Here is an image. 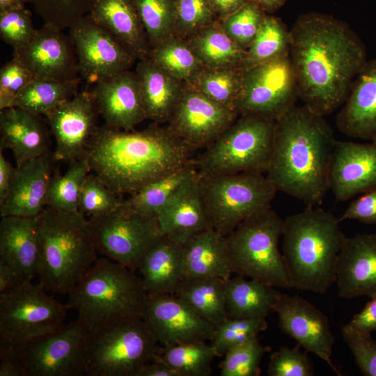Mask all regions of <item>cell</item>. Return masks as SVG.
Masks as SVG:
<instances>
[{
	"mask_svg": "<svg viewBox=\"0 0 376 376\" xmlns=\"http://www.w3.org/2000/svg\"><path fill=\"white\" fill-rule=\"evenodd\" d=\"M290 33L299 98L314 113L329 115L343 106L368 61L366 45L346 22L324 13L300 15Z\"/></svg>",
	"mask_w": 376,
	"mask_h": 376,
	"instance_id": "cell-1",
	"label": "cell"
},
{
	"mask_svg": "<svg viewBox=\"0 0 376 376\" xmlns=\"http://www.w3.org/2000/svg\"><path fill=\"white\" fill-rule=\"evenodd\" d=\"M194 150L168 127L154 123L141 131L98 127L85 157L91 170L116 194L133 195L190 162Z\"/></svg>",
	"mask_w": 376,
	"mask_h": 376,
	"instance_id": "cell-2",
	"label": "cell"
},
{
	"mask_svg": "<svg viewBox=\"0 0 376 376\" xmlns=\"http://www.w3.org/2000/svg\"><path fill=\"white\" fill-rule=\"evenodd\" d=\"M336 139L324 116L304 104L276 120L274 150L266 176L277 191L307 205L322 203L329 189Z\"/></svg>",
	"mask_w": 376,
	"mask_h": 376,
	"instance_id": "cell-3",
	"label": "cell"
},
{
	"mask_svg": "<svg viewBox=\"0 0 376 376\" xmlns=\"http://www.w3.org/2000/svg\"><path fill=\"white\" fill-rule=\"evenodd\" d=\"M331 212L307 205L283 221V256L292 288L324 294L336 283L346 236Z\"/></svg>",
	"mask_w": 376,
	"mask_h": 376,
	"instance_id": "cell-4",
	"label": "cell"
},
{
	"mask_svg": "<svg viewBox=\"0 0 376 376\" xmlns=\"http://www.w3.org/2000/svg\"><path fill=\"white\" fill-rule=\"evenodd\" d=\"M39 283L49 292L68 295L97 259L88 220L79 210L46 207L37 217Z\"/></svg>",
	"mask_w": 376,
	"mask_h": 376,
	"instance_id": "cell-5",
	"label": "cell"
},
{
	"mask_svg": "<svg viewBox=\"0 0 376 376\" xmlns=\"http://www.w3.org/2000/svg\"><path fill=\"white\" fill-rule=\"evenodd\" d=\"M68 309L91 331L113 322L142 318L148 294L141 276L106 257L97 258L69 292Z\"/></svg>",
	"mask_w": 376,
	"mask_h": 376,
	"instance_id": "cell-6",
	"label": "cell"
},
{
	"mask_svg": "<svg viewBox=\"0 0 376 376\" xmlns=\"http://www.w3.org/2000/svg\"><path fill=\"white\" fill-rule=\"evenodd\" d=\"M159 344L142 318L121 319L87 331L84 352V375L138 376L153 360Z\"/></svg>",
	"mask_w": 376,
	"mask_h": 376,
	"instance_id": "cell-7",
	"label": "cell"
},
{
	"mask_svg": "<svg viewBox=\"0 0 376 376\" xmlns=\"http://www.w3.org/2000/svg\"><path fill=\"white\" fill-rule=\"evenodd\" d=\"M283 221L271 207L241 222L226 237L233 273L274 288H292L279 242Z\"/></svg>",
	"mask_w": 376,
	"mask_h": 376,
	"instance_id": "cell-8",
	"label": "cell"
},
{
	"mask_svg": "<svg viewBox=\"0 0 376 376\" xmlns=\"http://www.w3.org/2000/svg\"><path fill=\"white\" fill-rule=\"evenodd\" d=\"M275 120L240 115L204 152L194 158L201 174L267 173L272 157Z\"/></svg>",
	"mask_w": 376,
	"mask_h": 376,
	"instance_id": "cell-9",
	"label": "cell"
},
{
	"mask_svg": "<svg viewBox=\"0 0 376 376\" xmlns=\"http://www.w3.org/2000/svg\"><path fill=\"white\" fill-rule=\"evenodd\" d=\"M198 175L210 226L224 236L245 219L271 207L277 192L262 173Z\"/></svg>",
	"mask_w": 376,
	"mask_h": 376,
	"instance_id": "cell-10",
	"label": "cell"
},
{
	"mask_svg": "<svg viewBox=\"0 0 376 376\" xmlns=\"http://www.w3.org/2000/svg\"><path fill=\"white\" fill-rule=\"evenodd\" d=\"M68 310L39 283L25 281L0 297V345H22L56 331Z\"/></svg>",
	"mask_w": 376,
	"mask_h": 376,
	"instance_id": "cell-11",
	"label": "cell"
},
{
	"mask_svg": "<svg viewBox=\"0 0 376 376\" xmlns=\"http://www.w3.org/2000/svg\"><path fill=\"white\" fill-rule=\"evenodd\" d=\"M98 253L129 269L139 270L147 253L164 236L157 217L125 210L88 219Z\"/></svg>",
	"mask_w": 376,
	"mask_h": 376,
	"instance_id": "cell-12",
	"label": "cell"
},
{
	"mask_svg": "<svg viewBox=\"0 0 376 376\" xmlns=\"http://www.w3.org/2000/svg\"><path fill=\"white\" fill-rule=\"evenodd\" d=\"M299 96L290 54L244 70L240 115L276 120L295 105Z\"/></svg>",
	"mask_w": 376,
	"mask_h": 376,
	"instance_id": "cell-13",
	"label": "cell"
},
{
	"mask_svg": "<svg viewBox=\"0 0 376 376\" xmlns=\"http://www.w3.org/2000/svg\"><path fill=\"white\" fill-rule=\"evenodd\" d=\"M86 334V327L77 319L40 339L7 346L17 358L23 376H81L84 375Z\"/></svg>",
	"mask_w": 376,
	"mask_h": 376,
	"instance_id": "cell-14",
	"label": "cell"
},
{
	"mask_svg": "<svg viewBox=\"0 0 376 376\" xmlns=\"http://www.w3.org/2000/svg\"><path fill=\"white\" fill-rule=\"evenodd\" d=\"M69 29L79 75L88 86L129 70L137 60L118 39L88 15Z\"/></svg>",
	"mask_w": 376,
	"mask_h": 376,
	"instance_id": "cell-15",
	"label": "cell"
},
{
	"mask_svg": "<svg viewBox=\"0 0 376 376\" xmlns=\"http://www.w3.org/2000/svg\"><path fill=\"white\" fill-rule=\"evenodd\" d=\"M237 111L185 84L168 128L194 151L214 142L237 118Z\"/></svg>",
	"mask_w": 376,
	"mask_h": 376,
	"instance_id": "cell-16",
	"label": "cell"
},
{
	"mask_svg": "<svg viewBox=\"0 0 376 376\" xmlns=\"http://www.w3.org/2000/svg\"><path fill=\"white\" fill-rule=\"evenodd\" d=\"M142 318L161 346L212 340L215 328L173 294L148 295Z\"/></svg>",
	"mask_w": 376,
	"mask_h": 376,
	"instance_id": "cell-17",
	"label": "cell"
},
{
	"mask_svg": "<svg viewBox=\"0 0 376 376\" xmlns=\"http://www.w3.org/2000/svg\"><path fill=\"white\" fill-rule=\"evenodd\" d=\"M13 57L30 71L34 79L71 81L80 78L73 40L57 28L43 24Z\"/></svg>",
	"mask_w": 376,
	"mask_h": 376,
	"instance_id": "cell-18",
	"label": "cell"
},
{
	"mask_svg": "<svg viewBox=\"0 0 376 376\" xmlns=\"http://www.w3.org/2000/svg\"><path fill=\"white\" fill-rule=\"evenodd\" d=\"M98 115L91 90L86 88L45 116L56 141V162L70 163L85 155L98 127Z\"/></svg>",
	"mask_w": 376,
	"mask_h": 376,
	"instance_id": "cell-19",
	"label": "cell"
},
{
	"mask_svg": "<svg viewBox=\"0 0 376 376\" xmlns=\"http://www.w3.org/2000/svg\"><path fill=\"white\" fill-rule=\"evenodd\" d=\"M273 312L279 316L281 331L294 338L301 347L324 360L341 375L331 359L335 337L327 317L304 298L281 293Z\"/></svg>",
	"mask_w": 376,
	"mask_h": 376,
	"instance_id": "cell-20",
	"label": "cell"
},
{
	"mask_svg": "<svg viewBox=\"0 0 376 376\" xmlns=\"http://www.w3.org/2000/svg\"><path fill=\"white\" fill-rule=\"evenodd\" d=\"M329 189L346 201L376 189V141H336L329 171Z\"/></svg>",
	"mask_w": 376,
	"mask_h": 376,
	"instance_id": "cell-21",
	"label": "cell"
},
{
	"mask_svg": "<svg viewBox=\"0 0 376 376\" xmlns=\"http://www.w3.org/2000/svg\"><path fill=\"white\" fill-rule=\"evenodd\" d=\"M55 162L50 150L15 168L8 194L0 203L1 217H36L42 212Z\"/></svg>",
	"mask_w": 376,
	"mask_h": 376,
	"instance_id": "cell-22",
	"label": "cell"
},
{
	"mask_svg": "<svg viewBox=\"0 0 376 376\" xmlns=\"http://www.w3.org/2000/svg\"><path fill=\"white\" fill-rule=\"evenodd\" d=\"M104 124L125 131L146 119L135 72H119L93 86L91 90Z\"/></svg>",
	"mask_w": 376,
	"mask_h": 376,
	"instance_id": "cell-23",
	"label": "cell"
},
{
	"mask_svg": "<svg viewBox=\"0 0 376 376\" xmlns=\"http://www.w3.org/2000/svg\"><path fill=\"white\" fill-rule=\"evenodd\" d=\"M336 275L340 297L376 295V233L346 237L338 255Z\"/></svg>",
	"mask_w": 376,
	"mask_h": 376,
	"instance_id": "cell-24",
	"label": "cell"
},
{
	"mask_svg": "<svg viewBox=\"0 0 376 376\" xmlns=\"http://www.w3.org/2000/svg\"><path fill=\"white\" fill-rule=\"evenodd\" d=\"M0 150H11L16 166L50 151V130L42 116L11 107L0 110Z\"/></svg>",
	"mask_w": 376,
	"mask_h": 376,
	"instance_id": "cell-25",
	"label": "cell"
},
{
	"mask_svg": "<svg viewBox=\"0 0 376 376\" xmlns=\"http://www.w3.org/2000/svg\"><path fill=\"white\" fill-rule=\"evenodd\" d=\"M336 125L348 136L376 141V57L366 61L354 80Z\"/></svg>",
	"mask_w": 376,
	"mask_h": 376,
	"instance_id": "cell-26",
	"label": "cell"
},
{
	"mask_svg": "<svg viewBox=\"0 0 376 376\" xmlns=\"http://www.w3.org/2000/svg\"><path fill=\"white\" fill-rule=\"evenodd\" d=\"M157 218L163 235L180 244L211 227L202 199L198 172L171 196Z\"/></svg>",
	"mask_w": 376,
	"mask_h": 376,
	"instance_id": "cell-27",
	"label": "cell"
},
{
	"mask_svg": "<svg viewBox=\"0 0 376 376\" xmlns=\"http://www.w3.org/2000/svg\"><path fill=\"white\" fill-rule=\"evenodd\" d=\"M40 259L36 217L6 216L0 221V263L14 269L24 280L38 275Z\"/></svg>",
	"mask_w": 376,
	"mask_h": 376,
	"instance_id": "cell-28",
	"label": "cell"
},
{
	"mask_svg": "<svg viewBox=\"0 0 376 376\" xmlns=\"http://www.w3.org/2000/svg\"><path fill=\"white\" fill-rule=\"evenodd\" d=\"M88 15L110 32L137 60L149 57L151 47L132 0H95Z\"/></svg>",
	"mask_w": 376,
	"mask_h": 376,
	"instance_id": "cell-29",
	"label": "cell"
},
{
	"mask_svg": "<svg viewBox=\"0 0 376 376\" xmlns=\"http://www.w3.org/2000/svg\"><path fill=\"white\" fill-rule=\"evenodd\" d=\"M185 279L221 278L233 274L226 237L212 227L182 244Z\"/></svg>",
	"mask_w": 376,
	"mask_h": 376,
	"instance_id": "cell-30",
	"label": "cell"
},
{
	"mask_svg": "<svg viewBox=\"0 0 376 376\" xmlns=\"http://www.w3.org/2000/svg\"><path fill=\"white\" fill-rule=\"evenodd\" d=\"M137 76L146 119L168 123L186 83L176 79L150 58L139 61Z\"/></svg>",
	"mask_w": 376,
	"mask_h": 376,
	"instance_id": "cell-31",
	"label": "cell"
},
{
	"mask_svg": "<svg viewBox=\"0 0 376 376\" xmlns=\"http://www.w3.org/2000/svg\"><path fill=\"white\" fill-rule=\"evenodd\" d=\"M139 271L148 295H175L185 279L182 244L164 235L145 256Z\"/></svg>",
	"mask_w": 376,
	"mask_h": 376,
	"instance_id": "cell-32",
	"label": "cell"
},
{
	"mask_svg": "<svg viewBox=\"0 0 376 376\" xmlns=\"http://www.w3.org/2000/svg\"><path fill=\"white\" fill-rule=\"evenodd\" d=\"M276 288L237 274L225 281L228 318L266 319L281 294Z\"/></svg>",
	"mask_w": 376,
	"mask_h": 376,
	"instance_id": "cell-33",
	"label": "cell"
},
{
	"mask_svg": "<svg viewBox=\"0 0 376 376\" xmlns=\"http://www.w3.org/2000/svg\"><path fill=\"white\" fill-rule=\"evenodd\" d=\"M185 40L204 68H243L246 50L224 31L219 20Z\"/></svg>",
	"mask_w": 376,
	"mask_h": 376,
	"instance_id": "cell-34",
	"label": "cell"
},
{
	"mask_svg": "<svg viewBox=\"0 0 376 376\" xmlns=\"http://www.w3.org/2000/svg\"><path fill=\"white\" fill-rule=\"evenodd\" d=\"M175 295L214 328L228 318L225 281L221 278L185 279Z\"/></svg>",
	"mask_w": 376,
	"mask_h": 376,
	"instance_id": "cell-35",
	"label": "cell"
},
{
	"mask_svg": "<svg viewBox=\"0 0 376 376\" xmlns=\"http://www.w3.org/2000/svg\"><path fill=\"white\" fill-rule=\"evenodd\" d=\"M198 173L192 159L175 171L147 185L122 205L125 210L141 214L157 217L171 196L188 180Z\"/></svg>",
	"mask_w": 376,
	"mask_h": 376,
	"instance_id": "cell-36",
	"label": "cell"
},
{
	"mask_svg": "<svg viewBox=\"0 0 376 376\" xmlns=\"http://www.w3.org/2000/svg\"><path fill=\"white\" fill-rule=\"evenodd\" d=\"M214 357H218L212 344L196 341L169 347L159 345L152 361L166 364L179 376H208L212 373Z\"/></svg>",
	"mask_w": 376,
	"mask_h": 376,
	"instance_id": "cell-37",
	"label": "cell"
},
{
	"mask_svg": "<svg viewBox=\"0 0 376 376\" xmlns=\"http://www.w3.org/2000/svg\"><path fill=\"white\" fill-rule=\"evenodd\" d=\"M81 79H33L17 97L13 107L45 116L79 92Z\"/></svg>",
	"mask_w": 376,
	"mask_h": 376,
	"instance_id": "cell-38",
	"label": "cell"
},
{
	"mask_svg": "<svg viewBox=\"0 0 376 376\" xmlns=\"http://www.w3.org/2000/svg\"><path fill=\"white\" fill-rule=\"evenodd\" d=\"M148 58L173 77L190 85L204 68L187 40L175 36L151 47Z\"/></svg>",
	"mask_w": 376,
	"mask_h": 376,
	"instance_id": "cell-39",
	"label": "cell"
},
{
	"mask_svg": "<svg viewBox=\"0 0 376 376\" xmlns=\"http://www.w3.org/2000/svg\"><path fill=\"white\" fill-rule=\"evenodd\" d=\"M290 33L277 17L267 14L251 45L246 49L244 70L290 54Z\"/></svg>",
	"mask_w": 376,
	"mask_h": 376,
	"instance_id": "cell-40",
	"label": "cell"
},
{
	"mask_svg": "<svg viewBox=\"0 0 376 376\" xmlns=\"http://www.w3.org/2000/svg\"><path fill=\"white\" fill-rule=\"evenodd\" d=\"M69 164L63 175L57 169H54L49 185L46 207L65 212L79 210L81 188L91 170L85 156Z\"/></svg>",
	"mask_w": 376,
	"mask_h": 376,
	"instance_id": "cell-41",
	"label": "cell"
},
{
	"mask_svg": "<svg viewBox=\"0 0 376 376\" xmlns=\"http://www.w3.org/2000/svg\"><path fill=\"white\" fill-rule=\"evenodd\" d=\"M244 75L243 68H204L191 86L218 103L237 111Z\"/></svg>",
	"mask_w": 376,
	"mask_h": 376,
	"instance_id": "cell-42",
	"label": "cell"
},
{
	"mask_svg": "<svg viewBox=\"0 0 376 376\" xmlns=\"http://www.w3.org/2000/svg\"><path fill=\"white\" fill-rule=\"evenodd\" d=\"M152 47L173 36L175 0H132Z\"/></svg>",
	"mask_w": 376,
	"mask_h": 376,
	"instance_id": "cell-43",
	"label": "cell"
},
{
	"mask_svg": "<svg viewBox=\"0 0 376 376\" xmlns=\"http://www.w3.org/2000/svg\"><path fill=\"white\" fill-rule=\"evenodd\" d=\"M95 0H24L43 24L60 30L70 29L89 13Z\"/></svg>",
	"mask_w": 376,
	"mask_h": 376,
	"instance_id": "cell-44",
	"label": "cell"
},
{
	"mask_svg": "<svg viewBox=\"0 0 376 376\" xmlns=\"http://www.w3.org/2000/svg\"><path fill=\"white\" fill-rule=\"evenodd\" d=\"M271 350L260 343L258 336L228 350L220 364L221 376H258L263 355Z\"/></svg>",
	"mask_w": 376,
	"mask_h": 376,
	"instance_id": "cell-45",
	"label": "cell"
},
{
	"mask_svg": "<svg viewBox=\"0 0 376 376\" xmlns=\"http://www.w3.org/2000/svg\"><path fill=\"white\" fill-rule=\"evenodd\" d=\"M124 200L111 191L97 175L88 173L81 188L79 211L90 218L102 217L117 210Z\"/></svg>",
	"mask_w": 376,
	"mask_h": 376,
	"instance_id": "cell-46",
	"label": "cell"
},
{
	"mask_svg": "<svg viewBox=\"0 0 376 376\" xmlns=\"http://www.w3.org/2000/svg\"><path fill=\"white\" fill-rule=\"evenodd\" d=\"M267 14L257 3L251 1L219 22L224 31L246 50L255 39Z\"/></svg>",
	"mask_w": 376,
	"mask_h": 376,
	"instance_id": "cell-47",
	"label": "cell"
},
{
	"mask_svg": "<svg viewBox=\"0 0 376 376\" xmlns=\"http://www.w3.org/2000/svg\"><path fill=\"white\" fill-rule=\"evenodd\" d=\"M267 328L266 319L228 318L215 328L211 344L217 357H221L233 347L258 336Z\"/></svg>",
	"mask_w": 376,
	"mask_h": 376,
	"instance_id": "cell-48",
	"label": "cell"
},
{
	"mask_svg": "<svg viewBox=\"0 0 376 376\" xmlns=\"http://www.w3.org/2000/svg\"><path fill=\"white\" fill-rule=\"evenodd\" d=\"M175 6L173 36L182 39L219 20L210 0H175Z\"/></svg>",
	"mask_w": 376,
	"mask_h": 376,
	"instance_id": "cell-49",
	"label": "cell"
},
{
	"mask_svg": "<svg viewBox=\"0 0 376 376\" xmlns=\"http://www.w3.org/2000/svg\"><path fill=\"white\" fill-rule=\"evenodd\" d=\"M306 351L301 347L281 346L270 357L267 368L269 376H312L314 369Z\"/></svg>",
	"mask_w": 376,
	"mask_h": 376,
	"instance_id": "cell-50",
	"label": "cell"
},
{
	"mask_svg": "<svg viewBox=\"0 0 376 376\" xmlns=\"http://www.w3.org/2000/svg\"><path fill=\"white\" fill-rule=\"evenodd\" d=\"M32 14L25 7L0 12L1 39L14 49L26 44L35 34Z\"/></svg>",
	"mask_w": 376,
	"mask_h": 376,
	"instance_id": "cell-51",
	"label": "cell"
},
{
	"mask_svg": "<svg viewBox=\"0 0 376 376\" xmlns=\"http://www.w3.org/2000/svg\"><path fill=\"white\" fill-rule=\"evenodd\" d=\"M33 79L17 58L13 57L6 63L0 70V110L13 107L17 97Z\"/></svg>",
	"mask_w": 376,
	"mask_h": 376,
	"instance_id": "cell-52",
	"label": "cell"
},
{
	"mask_svg": "<svg viewBox=\"0 0 376 376\" xmlns=\"http://www.w3.org/2000/svg\"><path fill=\"white\" fill-rule=\"evenodd\" d=\"M344 341L364 375L376 376V341L370 335L341 329Z\"/></svg>",
	"mask_w": 376,
	"mask_h": 376,
	"instance_id": "cell-53",
	"label": "cell"
},
{
	"mask_svg": "<svg viewBox=\"0 0 376 376\" xmlns=\"http://www.w3.org/2000/svg\"><path fill=\"white\" fill-rule=\"evenodd\" d=\"M339 219L340 221L355 219L365 224H375L376 189L363 194L351 202Z\"/></svg>",
	"mask_w": 376,
	"mask_h": 376,
	"instance_id": "cell-54",
	"label": "cell"
},
{
	"mask_svg": "<svg viewBox=\"0 0 376 376\" xmlns=\"http://www.w3.org/2000/svg\"><path fill=\"white\" fill-rule=\"evenodd\" d=\"M341 329L371 336V333L376 330V295Z\"/></svg>",
	"mask_w": 376,
	"mask_h": 376,
	"instance_id": "cell-55",
	"label": "cell"
},
{
	"mask_svg": "<svg viewBox=\"0 0 376 376\" xmlns=\"http://www.w3.org/2000/svg\"><path fill=\"white\" fill-rule=\"evenodd\" d=\"M0 376H23L12 349L3 345H0Z\"/></svg>",
	"mask_w": 376,
	"mask_h": 376,
	"instance_id": "cell-56",
	"label": "cell"
},
{
	"mask_svg": "<svg viewBox=\"0 0 376 376\" xmlns=\"http://www.w3.org/2000/svg\"><path fill=\"white\" fill-rule=\"evenodd\" d=\"M25 281L8 265L0 263V297L11 292Z\"/></svg>",
	"mask_w": 376,
	"mask_h": 376,
	"instance_id": "cell-57",
	"label": "cell"
},
{
	"mask_svg": "<svg viewBox=\"0 0 376 376\" xmlns=\"http://www.w3.org/2000/svg\"><path fill=\"white\" fill-rule=\"evenodd\" d=\"M219 20H222L251 0H210Z\"/></svg>",
	"mask_w": 376,
	"mask_h": 376,
	"instance_id": "cell-58",
	"label": "cell"
},
{
	"mask_svg": "<svg viewBox=\"0 0 376 376\" xmlns=\"http://www.w3.org/2000/svg\"><path fill=\"white\" fill-rule=\"evenodd\" d=\"M15 168L6 160L2 150H0V203L4 201L8 194Z\"/></svg>",
	"mask_w": 376,
	"mask_h": 376,
	"instance_id": "cell-59",
	"label": "cell"
},
{
	"mask_svg": "<svg viewBox=\"0 0 376 376\" xmlns=\"http://www.w3.org/2000/svg\"><path fill=\"white\" fill-rule=\"evenodd\" d=\"M138 376H179V375L166 364L157 361H151L143 366Z\"/></svg>",
	"mask_w": 376,
	"mask_h": 376,
	"instance_id": "cell-60",
	"label": "cell"
},
{
	"mask_svg": "<svg viewBox=\"0 0 376 376\" xmlns=\"http://www.w3.org/2000/svg\"><path fill=\"white\" fill-rule=\"evenodd\" d=\"M262 8L267 14H272L280 9L286 0H251Z\"/></svg>",
	"mask_w": 376,
	"mask_h": 376,
	"instance_id": "cell-61",
	"label": "cell"
},
{
	"mask_svg": "<svg viewBox=\"0 0 376 376\" xmlns=\"http://www.w3.org/2000/svg\"><path fill=\"white\" fill-rule=\"evenodd\" d=\"M24 0H0V12L25 7Z\"/></svg>",
	"mask_w": 376,
	"mask_h": 376,
	"instance_id": "cell-62",
	"label": "cell"
}]
</instances>
